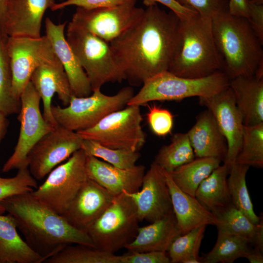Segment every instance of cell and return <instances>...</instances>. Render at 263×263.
Wrapping results in <instances>:
<instances>
[{"label": "cell", "instance_id": "1", "mask_svg": "<svg viewBox=\"0 0 263 263\" xmlns=\"http://www.w3.org/2000/svg\"><path fill=\"white\" fill-rule=\"evenodd\" d=\"M180 19L157 4L148 7L132 27L110 42L116 60L132 85L168 71L179 38Z\"/></svg>", "mask_w": 263, "mask_h": 263}, {"label": "cell", "instance_id": "2", "mask_svg": "<svg viewBox=\"0 0 263 263\" xmlns=\"http://www.w3.org/2000/svg\"><path fill=\"white\" fill-rule=\"evenodd\" d=\"M0 205L14 217L27 244L44 261L68 244L95 247L85 230L70 225L62 216L34 197L31 192L7 197Z\"/></svg>", "mask_w": 263, "mask_h": 263}, {"label": "cell", "instance_id": "3", "mask_svg": "<svg viewBox=\"0 0 263 263\" xmlns=\"http://www.w3.org/2000/svg\"><path fill=\"white\" fill-rule=\"evenodd\" d=\"M211 25L221 71L229 80L255 75L263 64V41L248 20L227 10L213 17Z\"/></svg>", "mask_w": 263, "mask_h": 263}, {"label": "cell", "instance_id": "4", "mask_svg": "<svg viewBox=\"0 0 263 263\" xmlns=\"http://www.w3.org/2000/svg\"><path fill=\"white\" fill-rule=\"evenodd\" d=\"M211 20L199 14L180 19L178 42L169 72L183 77L200 78L221 71Z\"/></svg>", "mask_w": 263, "mask_h": 263}, {"label": "cell", "instance_id": "5", "mask_svg": "<svg viewBox=\"0 0 263 263\" xmlns=\"http://www.w3.org/2000/svg\"><path fill=\"white\" fill-rule=\"evenodd\" d=\"M229 79L221 71L200 78H187L168 71L146 80L127 105L141 106L153 101L180 100L186 98L211 96L228 87Z\"/></svg>", "mask_w": 263, "mask_h": 263}, {"label": "cell", "instance_id": "6", "mask_svg": "<svg viewBox=\"0 0 263 263\" xmlns=\"http://www.w3.org/2000/svg\"><path fill=\"white\" fill-rule=\"evenodd\" d=\"M65 37L88 76L92 91L101 89L107 83L126 79L109 43L70 22Z\"/></svg>", "mask_w": 263, "mask_h": 263}, {"label": "cell", "instance_id": "7", "mask_svg": "<svg viewBox=\"0 0 263 263\" xmlns=\"http://www.w3.org/2000/svg\"><path fill=\"white\" fill-rule=\"evenodd\" d=\"M139 221L134 202L123 192L114 197L104 213L85 231L96 248L114 253L135 237Z\"/></svg>", "mask_w": 263, "mask_h": 263}, {"label": "cell", "instance_id": "8", "mask_svg": "<svg viewBox=\"0 0 263 263\" xmlns=\"http://www.w3.org/2000/svg\"><path fill=\"white\" fill-rule=\"evenodd\" d=\"M92 93L83 97L72 95L64 108L52 105V113L57 124L76 132L91 128L108 114L123 109L134 94L129 86L113 95L104 94L100 89Z\"/></svg>", "mask_w": 263, "mask_h": 263}, {"label": "cell", "instance_id": "9", "mask_svg": "<svg viewBox=\"0 0 263 263\" xmlns=\"http://www.w3.org/2000/svg\"><path fill=\"white\" fill-rule=\"evenodd\" d=\"M140 106L127 105L102 118L93 127L77 132L84 139L107 147L138 151L146 142Z\"/></svg>", "mask_w": 263, "mask_h": 263}, {"label": "cell", "instance_id": "10", "mask_svg": "<svg viewBox=\"0 0 263 263\" xmlns=\"http://www.w3.org/2000/svg\"><path fill=\"white\" fill-rule=\"evenodd\" d=\"M86 154L80 149L65 163L52 169L44 182L31 192L43 204L62 215L88 179Z\"/></svg>", "mask_w": 263, "mask_h": 263}, {"label": "cell", "instance_id": "11", "mask_svg": "<svg viewBox=\"0 0 263 263\" xmlns=\"http://www.w3.org/2000/svg\"><path fill=\"white\" fill-rule=\"evenodd\" d=\"M7 47L12 75V93L20 99L34 71L43 65L61 64L47 36L9 37Z\"/></svg>", "mask_w": 263, "mask_h": 263}, {"label": "cell", "instance_id": "12", "mask_svg": "<svg viewBox=\"0 0 263 263\" xmlns=\"http://www.w3.org/2000/svg\"><path fill=\"white\" fill-rule=\"evenodd\" d=\"M136 1L109 7H76L70 22L110 43L142 17L145 9L137 7Z\"/></svg>", "mask_w": 263, "mask_h": 263}, {"label": "cell", "instance_id": "13", "mask_svg": "<svg viewBox=\"0 0 263 263\" xmlns=\"http://www.w3.org/2000/svg\"><path fill=\"white\" fill-rule=\"evenodd\" d=\"M21 108L17 119L20 131L14 151L3 166L2 171L28 167L27 156L36 143L53 128L45 120L40 110V97L30 81L20 97Z\"/></svg>", "mask_w": 263, "mask_h": 263}, {"label": "cell", "instance_id": "14", "mask_svg": "<svg viewBox=\"0 0 263 263\" xmlns=\"http://www.w3.org/2000/svg\"><path fill=\"white\" fill-rule=\"evenodd\" d=\"M83 138L76 132L58 126L43 136L27 156L32 176L42 179L55 167L81 149Z\"/></svg>", "mask_w": 263, "mask_h": 263}, {"label": "cell", "instance_id": "15", "mask_svg": "<svg viewBox=\"0 0 263 263\" xmlns=\"http://www.w3.org/2000/svg\"><path fill=\"white\" fill-rule=\"evenodd\" d=\"M199 103L213 115L227 143V152L224 163L230 168L235 162L241 145L244 123L229 87L211 96L199 97Z\"/></svg>", "mask_w": 263, "mask_h": 263}, {"label": "cell", "instance_id": "16", "mask_svg": "<svg viewBox=\"0 0 263 263\" xmlns=\"http://www.w3.org/2000/svg\"><path fill=\"white\" fill-rule=\"evenodd\" d=\"M141 187L133 193L123 192L134 202L139 221L152 223L174 213L163 169L154 161L145 172Z\"/></svg>", "mask_w": 263, "mask_h": 263}, {"label": "cell", "instance_id": "17", "mask_svg": "<svg viewBox=\"0 0 263 263\" xmlns=\"http://www.w3.org/2000/svg\"><path fill=\"white\" fill-rule=\"evenodd\" d=\"M55 0H10L1 24L9 37H41L45 12Z\"/></svg>", "mask_w": 263, "mask_h": 263}, {"label": "cell", "instance_id": "18", "mask_svg": "<svg viewBox=\"0 0 263 263\" xmlns=\"http://www.w3.org/2000/svg\"><path fill=\"white\" fill-rule=\"evenodd\" d=\"M87 176L115 196L123 192L133 193L140 189L145 173L143 165L121 169L99 158L86 155Z\"/></svg>", "mask_w": 263, "mask_h": 263}, {"label": "cell", "instance_id": "19", "mask_svg": "<svg viewBox=\"0 0 263 263\" xmlns=\"http://www.w3.org/2000/svg\"><path fill=\"white\" fill-rule=\"evenodd\" d=\"M114 197L88 178L61 216L73 226L85 230L104 213Z\"/></svg>", "mask_w": 263, "mask_h": 263}, {"label": "cell", "instance_id": "20", "mask_svg": "<svg viewBox=\"0 0 263 263\" xmlns=\"http://www.w3.org/2000/svg\"><path fill=\"white\" fill-rule=\"evenodd\" d=\"M67 22L56 24L49 18L45 21L46 36L68 78L72 95L87 96L92 92L88 76L65 36Z\"/></svg>", "mask_w": 263, "mask_h": 263}, {"label": "cell", "instance_id": "21", "mask_svg": "<svg viewBox=\"0 0 263 263\" xmlns=\"http://www.w3.org/2000/svg\"><path fill=\"white\" fill-rule=\"evenodd\" d=\"M30 81L38 93L43 106V116L52 128L58 125L51 111L52 99L55 93L65 106L72 96L69 81L61 64L43 65L33 73Z\"/></svg>", "mask_w": 263, "mask_h": 263}, {"label": "cell", "instance_id": "22", "mask_svg": "<svg viewBox=\"0 0 263 263\" xmlns=\"http://www.w3.org/2000/svg\"><path fill=\"white\" fill-rule=\"evenodd\" d=\"M187 133L195 158L212 157L223 162L227 152V143L217 123L207 109L196 117Z\"/></svg>", "mask_w": 263, "mask_h": 263}, {"label": "cell", "instance_id": "23", "mask_svg": "<svg viewBox=\"0 0 263 263\" xmlns=\"http://www.w3.org/2000/svg\"><path fill=\"white\" fill-rule=\"evenodd\" d=\"M163 173L169 188L173 212L181 234L202 225H216L217 220L195 197L181 190L164 169Z\"/></svg>", "mask_w": 263, "mask_h": 263}, {"label": "cell", "instance_id": "24", "mask_svg": "<svg viewBox=\"0 0 263 263\" xmlns=\"http://www.w3.org/2000/svg\"><path fill=\"white\" fill-rule=\"evenodd\" d=\"M180 235L181 233L173 213L149 225L139 226L134 238L124 248L129 252H167L172 243Z\"/></svg>", "mask_w": 263, "mask_h": 263}, {"label": "cell", "instance_id": "25", "mask_svg": "<svg viewBox=\"0 0 263 263\" xmlns=\"http://www.w3.org/2000/svg\"><path fill=\"white\" fill-rule=\"evenodd\" d=\"M236 104L245 126L263 122V78L240 76L229 80Z\"/></svg>", "mask_w": 263, "mask_h": 263}, {"label": "cell", "instance_id": "26", "mask_svg": "<svg viewBox=\"0 0 263 263\" xmlns=\"http://www.w3.org/2000/svg\"><path fill=\"white\" fill-rule=\"evenodd\" d=\"M14 217L0 214V263H41L44 259L19 235Z\"/></svg>", "mask_w": 263, "mask_h": 263}, {"label": "cell", "instance_id": "27", "mask_svg": "<svg viewBox=\"0 0 263 263\" xmlns=\"http://www.w3.org/2000/svg\"><path fill=\"white\" fill-rule=\"evenodd\" d=\"M218 232L239 236L263 252V221L252 223L233 205L214 214Z\"/></svg>", "mask_w": 263, "mask_h": 263}, {"label": "cell", "instance_id": "28", "mask_svg": "<svg viewBox=\"0 0 263 263\" xmlns=\"http://www.w3.org/2000/svg\"><path fill=\"white\" fill-rule=\"evenodd\" d=\"M229 166L224 163L205 178L197 188L195 197L213 214L232 205L227 185Z\"/></svg>", "mask_w": 263, "mask_h": 263}, {"label": "cell", "instance_id": "29", "mask_svg": "<svg viewBox=\"0 0 263 263\" xmlns=\"http://www.w3.org/2000/svg\"><path fill=\"white\" fill-rule=\"evenodd\" d=\"M221 162L212 157L195 158L191 161L167 172L181 190L195 197L200 183L220 165Z\"/></svg>", "mask_w": 263, "mask_h": 263}, {"label": "cell", "instance_id": "30", "mask_svg": "<svg viewBox=\"0 0 263 263\" xmlns=\"http://www.w3.org/2000/svg\"><path fill=\"white\" fill-rule=\"evenodd\" d=\"M249 168L247 165L233 163L229 168L227 185L233 206L252 223L258 224L263 217L255 213L247 189L246 175Z\"/></svg>", "mask_w": 263, "mask_h": 263}, {"label": "cell", "instance_id": "31", "mask_svg": "<svg viewBox=\"0 0 263 263\" xmlns=\"http://www.w3.org/2000/svg\"><path fill=\"white\" fill-rule=\"evenodd\" d=\"M195 158L187 133L174 134L169 144L163 146L155 156L154 162L169 172Z\"/></svg>", "mask_w": 263, "mask_h": 263}, {"label": "cell", "instance_id": "32", "mask_svg": "<svg viewBox=\"0 0 263 263\" xmlns=\"http://www.w3.org/2000/svg\"><path fill=\"white\" fill-rule=\"evenodd\" d=\"M8 36L0 24V113L7 116L19 113L20 99L12 93V75L7 41Z\"/></svg>", "mask_w": 263, "mask_h": 263}, {"label": "cell", "instance_id": "33", "mask_svg": "<svg viewBox=\"0 0 263 263\" xmlns=\"http://www.w3.org/2000/svg\"><path fill=\"white\" fill-rule=\"evenodd\" d=\"M121 256L84 244H68L44 263H120Z\"/></svg>", "mask_w": 263, "mask_h": 263}, {"label": "cell", "instance_id": "34", "mask_svg": "<svg viewBox=\"0 0 263 263\" xmlns=\"http://www.w3.org/2000/svg\"><path fill=\"white\" fill-rule=\"evenodd\" d=\"M244 239L234 235L218 232L216 242L212 250L200 257L203 263H232L240 258H245L251 248Z\"/></svg>", "mask_w": 263, "mask_h": 263}, {"label": "cell", "instance_id": "35", "mask_svg": "<svg viewBox=\"0 0 263 263\" xmlns=\"http://www.w3.org/2000/svg\"><path fill=\"white\" fill-rule=\"evenodd\" d=\"M234 163L263 168V122L244 126L241 147Z\"/></svg>", "mask_w": 263, "mask_h": 263}, {"label": "cell", "instance_id": "36", "mask_svg": "<svg viewBox=\"0 0 263 263\" xmlns=\"http://www.w3.org/2000/svg\"><path fill=\"white\" fill-rule=\"evenodd\" d=\"M206 227H195L173 241L167 252L170 263H201L199 252Z\"/></svg>", "mask_w": 263, "mask_h": 263}, {"label": "cell", "instance_id": "37", "mask_svg": "<svg viewBox=\"0 0 263 263\" xmlns=\"http://www.w3.org/2000/svg\"><path fill=\"white\" fill-rule=\"evenodd\" d=\"M81 149L86 155L101 159L104 161L121 169H130L136 165L140 157L138 151L107 147L90 139H83Z\"/></svg>", "mask_w": 263, "mask_h": 263}, {"label": "cell", "instance_id": "38", "mask_svg": "<svg viewBox=\"0 0 263 263\" xmlns=\"http://www.w3.org/2000/svg\"><path fill=\"white\" fill-rule=\"evenodd\" d=\"M38 184L32 176L28 167L18 169L17 174L12 178L0 177V214L5 212L1 206V202L4 199L17 194L32 192L33 188H37Z\"/></svg>", "mask_w": 263, "mask_h": 263}, {"label": "cell", "instance_id": "39", "mask_svg": "<svg viewBox=\"0 0 263 263\" xmlns=\"http://www.w3.org/2000/svg\"><path fill=\"white\" fill-rule=\"evenodd\" d=\"M147 120L152 132L163 137L170 133L173 126V115L168 109L155 105L149 106Z\"/></svg>", "mask_w": 263, "mask_h": 263}, {"label": "cell", "instance_id": "40", "mask_svg": "<svg viewBox=\"0 0 263 263\" xmlns=\"http://www.w3.org/2000/svg\"><path fill=\"white\" fill-rule=\"evenodd\" d=\"M181 5L195 10L202 18L212 19L228 10L229 0H175Z\"/></svg>", "mask_w": 263, "mask_h": 263}, {"label": "cell", "instance_id": "41", "mask_svg": "<svg viewBox=\"0 0 263 263\" xmlns=\"http://www.w3.org/2000/svg\"><path fill=\"white\" fill-rule=\"evenodd\" d=\"M168 254L162 251L130 252L121 255L120 263H170Z\"/></svg>", "mask_w": 263, "mask_h": 263}, {"label": "cell", "instance_id": "42", "mask_svg": "<svg viewBox=\"0 0 263 263\" xmlns=\"http://www.w3.org/2000/svg\"><path fill=\"white\" fill-rule=\"evenodd\" d=\"M132 0H65L56 2L50 8L53 11L62 9L69 6L85 8L109 7L120 5Z\"/></svg>", "mask_w": 263, "mask_h": 263}, {"label": "cell", "instance_id": "43", "mask_svg": "<svg viewBox=\"0 0 263 263\" xmlns=\"http://www.w3.org/2000/svg\"><path fill=\"white\" fill-rule=\"evenodd\" d=\"M160 3L168 7L180 19H188L198 13L194 10L184 6L175 0H143V3L147 7Z\"/></svg>", "mask_w": 263, "mask_h": 263}, {"label": "cell", "instance_id": "44", "mask_svg": "<svg viewBox=\"0 0 263 263\" xmlns=\"http://www.w3.org/2000/svg\"><path fill=\"white\" fill-rule=\"evenodd\" d=\"M250 9L248 19L255 33L263 41V4H256L249 0Z\"/></svg>", "mask_w": 263, "mask_h": 263}, {"label": "cell", "instance_id": "45", "mask_svg": "<svg viewBox=\"0 0 263 263\" xmlns=\"http://www.w3.org/2000/svg\"><path fill=\"white\" fill-rule=\"evenodd\" d=\"M228 9L231 15L249 19V0H229Z\"/></svg>", "mask_w": 263, "mask_h": 263}, {"label": "cell", "instance_id": "46", "mask_svg": "<svg viewBox=\"0 0 263 263\" xmlns=\"http://www.w3.org/2000/svg\"><path fill=\"white\" fill-rule=\"evenodd\" d=\"M250 263H263V251L260 249L254 248H251L245 257Z\"/></svg>", "mask_w": 263, "mask_h": 263}, {"label": "cell", "instance_id": "47", "mask_svg": "<svg viewBox=\"0 0 263 263\" xmlns=\"http://www.w3.org/2000/svg\"><path fill=\"white\" fill-rule=\"evenodd\" d=\"M6 117L0 113V142L5 136L9 125V122Z\"/></svg>", "mask_w": 263, "mask_h": 263}, {"label": "cell", "instance_id": "48", "mask_svg": "<svg viewBox=\"0 0 263 263\" xmlns=\"http://www.w3.org/2000/svg\"><path fill=\"white\" fill-rule=\"evenodd\" d=\"M10 0H0V24H2Z\"/></svg>", "mask_w": 263, "mask_h": 263}, {"label": "cell", "instance_id": "49", "mask_svg": "<svg viewBox=\"0 0 263 263\" xmlns=\"http://www.w3.org/2000/svg\"><path fill=\"white\" fill-rule=\"evenodd\" d=\"M253 2L257 4H263V0H250Z\"/></svg>", "mask_w": 263, "mask_h": 263}, {"label": "cell", "instance_id": "50", "mask_svg": "<svg viewBox=\"0 0 263 263\" xmlns=\"http://www.w3.org/2000/svg\"></svg>", "mask_w": 263, "mask_h": 263}]
</instances>
